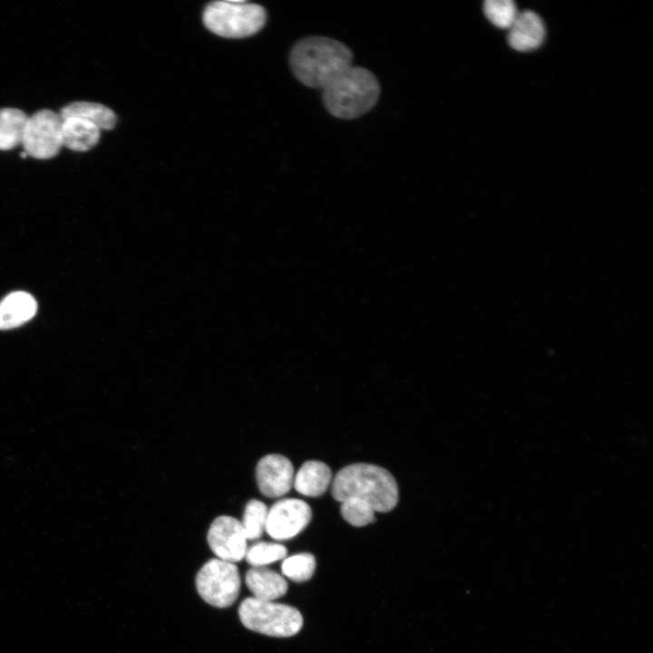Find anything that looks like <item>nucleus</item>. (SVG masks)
Here are the masks:
<instances>
[{"label": "nucleus", "instance_id": "20e7f679", "mask_svg": "<svg viewBox=\"0 0 653 653\" xmlns=\"http://www.w3.org/2000/svg\"><path fill=\"white\" fill-rule=\"evenodd\" d=\"M203 23L213 34L240 38L259 31L266 22L265 9L245 1H216L203 12Z\"/></svg>", "mask_w": 653, "mask_h": 653}, {"label": "nucleus", "instance_id": "f8f14e48", "mask_svg": "<svg viewBox=\"0 0 653 653\" xmlns=\"http://www.w3.org/2000/svg\"><path fill=\"white\" fill-rule=\"evenodd\" d=\"M245 583L253 598L273 601L284 596L288 583L279 573L264 567H253L245 574Z\"/></svg>", "mask_w": 653, "mask_h": 653}, {"label": "nucleus", "instance_id": "ddd939ff", "mask_svg": "<svg viewBox=\"0 0 653 653\" xmlns=\"http://www.w3.org/2000/svg\"><path fill=\"white\" fill-rule=\"evenodd\" d=\"M36 310V301L29 293H10L0 302V329H10L24 324L35 315Z\"/></svg>", "mask_w": 653, "mask_h": 653}, {"label": "nucleus", "instance_id": "7ed1b4c3", "mask_svg": "<svg viewBox=\"0 0 653 653\" xmlns=\"http://www.w3.org/2000/svg\"><path fill=\"white\" fill-rule=\"evenodd\" d=\"M322 91L323 104L330 114L352 120L375 105L380 95V84L372 72L352 65Z\"/></svg>", "mask_w": 653, "mask_h": 653}, {"label": "nucleus", "instance_id": "2eb2a0df", "mask_svg": "<svg viewBox=\"0 0 653 653\" xmlns=\"http://www.w3.org/2000/svg\"><path fill=\"white\" fill-rule=\"evenodd\" d=\"M100 129L93 123L76 117L63 118V146L74 151H86L96 145Z\"/></svg>", "mask_w": 653, "mask_h": 653}, {"label": "nucleus", "instance_id": "9b49d317", "mask_svg": "<svg viewBox=\"0 0 653 653\" xmlns=\"http://www.w3.org/2000/svg\"><path fill=\"white\" fill-rule=\"evenodd\" d=\"M508 43L514 50L526 52L538 48L545 37L541 18L532 11L519 13L508 29Z\"/></svg>", "mask_w": 653, "mask_h": 653}, {"label": "nucleus", "instance_id": "f03ea898", "mask_svg": "<svg viewBox=\"0 0 653 653\" xmlns=\"http://www.w3.org/2000/svg\"><path fill=\"white\" fill-rule=\"evenodd\" d=\"M331 493L340 502L350 497L364 500L380 512L391 511L398 501L394 476L383 467L369 463L342 468L334 478Z\"/></svg>", "mask_w": 653, "mask_h": 653}, {"label": "nucleus", "instance_id": "423d86ee", "mask_svg": "<svg viewBox=\"0 0 653 653\" xmlns=\"http://www.w3.org/2000/svg\"><path fill=\"white\" fill-rule=\"evenodd\" d=\"M196 587L208 604L221 609L229 607L240 590L238 567L218 558L210 559L198 571Z\"/></svg>", "mask_w": 653, "mask_h": 653}, {"label": "nucleus", "instance_id": "6e6552de", "mask_svg": "<svg viewBox=\"0 0 653 653\" xmlns=\"http://www.w3.org/2000/svg\"><path fill=\"white\" fill-rule=\"evenodd\" d=\"M311 517V508L306 502L281 499L268 509L265 531L274 540L287 541L300 533Z\"/></svg>", "mask_w": 653, "mask_h": 653}, {"label": "nucleus", "instance_id": "412c9836", "mask_svg": "<svg viewBox=\"0 0 653 653\" xmlns=\"http://www.w3.org/2000/svg\"><path fill=\"white\" fill-rule=\"evenodd\" d=\"M483 12L492 24L502 29H509L519 14L512 0H486Z\"/></svg>", "mask_w": 653, "mask_h": 653}, {"label": "nucleus", "instance_id": "9d476101", "mask_svg": "<svg viewBox=\"0 0 653 653\" xmlns=\"http://www.w3.org/2000/svg\"><path fill=\"white\" fill-rule=\"evenodd\" d=\"M294 467L284 455L271 453L262 457L256 466V481L260 492L268 498L285 495L293 486Z\"/></svg>", "mask_w": 653, "mask_h": 653}, {"label": "nucleus", "instance_id": "39448f33", "mask_svg": "<svg viewBox=\"0 0 653 653\" xmlns=\"http://www.w3.org/2000/svg\"><path fill=\"white\" fill-rule=\"evenodd\" d=\"M239 616L247 629L272 637L294 636L303 626L302 615L296 608L253 597L242 600Z\"/></svg>", "mask_w": 653, "mask_h": 653}, {"label": "nucleus", "instance_id": "a211bd4d", "mask_svg": "<svg viewBox=\"0 0 653 653\" xmlns=\"http://www.w3.org/2000/svg\"><path fill=\"white\" fill-rule=\"evenodd\" d=\"M268 508L259 500L251 499L245 505L241 525L247 540L260 538L265 531Z\"/></svg>", "mask_w": 653, "mask_h": 653}, {"label": "nucleus", "instance_id": "f257e3e1", "mask_svg": "<svg viewBox=\"0 0 653 653\" xmlns=\"http://www.w3.org/2000/svg\"><path fill=\"white\" fill-rule=\"evenodd\" d=\"M353 54L343 43L325 36L299 40L289 55L290 68L303 84L324 89L352 66Z\"/></svg>", "mask_w": 653, "mask_h": 653}, {"label": "nucleus", "instance_id": "1a4fd4ad", "mask_svg": "<svg viewBox=\"0 0 653 653\" xmlns=\"http://www.w3.org/2000/svg\"><path fill=\"white\" fill-rule=\"evenodd\" d=\"M207 541L210 550L221 560L234 563L245 558L248 540L241 522L234 517H217L210 526Z\"/></svg>", "mask_w": 653, "mask_h": 653}, {"label": "nucleus", "instance_id": "f3484780", "mask_svg": "<svg viewBox=\"0 0 653 653\" xmlns=\"http://www.w3.org/2000/svg\"><path fill=\"white\" fill-rule=\"evenodd\" d=\"M28 116L16 108L0 110V150L7 151L22 144Z\"/></svg>", "mask_w": 653, "mask_h": 653}, {"label": "nucleus", "instance_id": "dca6fc26", "mask_svg": "<svg viewBox=\"0 0 653 653\" xmlns=\"http://www.w3.org/2000/svg\"><path fill=\"white\" fill-rule=\"evenodd\" d=\"M59 113L62 118L83 119L93 123L100 130L112 129L116 123L115 113L107 106L98 102H74L63 107Z\"/></svg>", "mask_w": 653, "mask_h": 653}, {"label": "nucleus", "instance_id": "4be33fe9", "mask_svg": "<svg viewBox=\"0 0 653 653\" xmlns=\"http://www.w3.org/2000/svg\"><path fill=\"white\" fill-rule=\"evenodd\" d=\"M343 518L351 525L363 527L375 520V511L364 500L350 497L341 502L340 508Z\"/></svg>", "mask_w": 653, "mask_h": 653}, {"label": "nucleus", "instance_id": "0eeeda50", "mask_svg": "<svg viewBox=\"0 0 653 653\" xmlns=\"http://www.w3.org/2000/svg\"><path fill=\"white\" fill-rule=\"evenodd\" d=\"M62 124L60 113L47 109L28 116L22 140L24 152L38 160L54 157L63 146Z\"/></svg>", "mask_w": 653, "mask_h": 653}, {"label": "nucleus", "instance_id": "4468645a", "mask_svg": "<svg viewBox=\"0 0 653 653\" xmlns=\"http://www.w3.org/2000/svg\"><path fill=\"white\" fill-rule=\"evenodd\" d=\"M331 480L332 473L327 464L320 461H307L294 476L293 486L305 496L317 497L326 491Z\"/></svg>", "mask_w": 653, "mask_h": 653}, {"label": "nucleus", "instance_id": "6ab92c4d", "mask_svg": "<svg viewBox=\"0 0 653 653\" xmlns=\"http://www.w3.org/2000/svg\"><path fill=\"white\" fill-rule=\"evenodd\" d=\"M287 548L276 542L259 541L248 548L245 559L253 567H263L285 559Z\"/></svg>", "mask_w": 653, "mask_h": 653}, {"label": "nucleus", "instance_id": "aec40b11", "mask_svg": "<svg viewBox=\"0 0 653 653\" xmlns=\"http://www.w3.org/2000/svg\"><path fill=\"white\" fill-rule=\"evenodd\" d=\"M315 569V557L308 552L297 553L286 558L281 565L283 575L296 582H303L311 579Z\"/></svg>", "mask_w": 653, "mask_h": 653}]
</instances>
